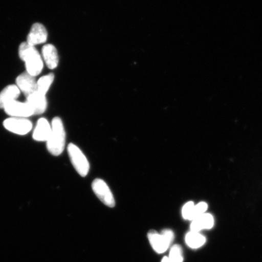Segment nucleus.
Masks as SVG:
<instances>
[{
  "instance_id": "nucleus-6",
  "label": "nucleus",
  "mask_w": 262,
  "mask_h": 262,
  "mask_svg": "<svg viewBox=\"0 0 262 262\" xmlns=\"http://www.w3.org/2000/svg\"><path fill=\"white\" fill-rule=\"evenodd\" d=\"M3 110L10 117L28 119V117L34 115L31 107L26 101L25 103L17 100L12 101L6 105Z\"/></svg>"
},
{
  "instance_id": "nucleus-14",
  "label": "nucleus",
  "mask_w": 262,
  "mask_h": 262,
  "mask_svg": "<svg viewBox=\"0 0 262 262\" xmlns=\"http://www.w3.org/2000/svg\"><path fill=\"white\" fill-rule=\"evenodd\" d=\"M214 218L209 214H204L192 221L191 231L199 232L202 229H211L214 226Z\"/></svg>"
},
{
  "instance_id": "nucleus-7",
  "label": "nucleus",
  "mask_w": 262,
  "mask_h": 262,
  "mask_svg": "<svg viewBox=\"0 0 262 262\" xmlns=\"http://www.w3.org/2000/svg\"><path fill=\"white\" fill-rule=\"evenodd\" d=\"M16 86L27 97L37 91L35 78L27 72L19 75L16 79Z\"/></svg>"
},
{
  "instance_id": "nucleus-10",
  "label": "nucleus",
  "mask_w": 262,
  "mask_h": 262,
  "mask_svg": "<svg viewBox=\"0 0 262 262\" xmlns=\"http://www.w3.org/2000/svg\"><path fill=\"white\" fill-rule=\"evenodd\" d=\"M48 38V32L45 26L41 24L32 25L31 31L28 35V44L35 47V45L44 43Z\"/></svg>"
},
{
  "instance_id": "nucleus-1",
  "label": "nucleus",
  "mask_w": 262,
  "mask_h": 262,
  "mask_svg": "<svg viewBox=\"0 0 262 262\" xmlns=\"http://www.w3.org/2000/svg\"><path fill=\"white\" fill-rule=\"evenodd\" d=\"M51 133L47 142L48 152L54 156H59L64 151L66 145V130L63 121L55 117L51 122Z\"/></svg>"
},
{
  "instance_id": "nucleus-3",
  "label": "nucleus",
  "mask_w": 262,
  "mask_h": 262,
  "mask_svg": "<svg viewBox=\"0 0 262 262\" xmlns=\"http://www.w3.org/2000/svg\"><path fill=\"white\" fill-rule=\"evenodd\" d=\"M68 152L76 171L81 177H86L89 173L90 165L82 150L75 144L70 143L68 146Z\"/></svg>"
},
{
  "instance_id": "nucleus-2",
  "label": "nucleus",
  "mask_w": 262,
  "mask_h": 262,
  "mask_svg": "<svg viewBox=\"0 0 262 262\" xmlns=\"http://www.w3.org/2000/svg\"><path fill=\"white\" fill-rule=\"evenodd\" d=\"M19 56L25 62L26 72L29 74L35 77L41 73L43 61L35 47L27 42H22L19 47Z\"/></svg>"
},
{
  "instance_id": "nucleus-12",
  "label": "nucleus",
  "mask_w": 262,
  "mask_h": 262,
  "mask_svg": "<svg viewBox=\"0 0 262 262\" xmlns=\"http://www.w3.org/2000/svg\"><path fill=\"white\" fill-rule=\"evenodd\" d=\"M21 91L16 85H9L0 92V108L4 109L6 105L16 100Z\"/></svg>"
},
{
  "instance_id": "nucleus-4",
  "label": "nucleus",
  "mask_w": 262,
  "mask_h": 262,
  "mask_svg": "<svg viewBox=\"0 0 262 262\" xmlns=\"http://www.w3.org/2000/svg\"><path fill=\"white\" fill-rule=\"evenodd\" d=\"M3 126L6 130L13 134L25 136L31 132L33 124L28 119L9 117L4 120Z\"/></svg>"
},
{
  "instance_id": "nucleus-19",
  "label": "nucleus",
  "mask_w": 262,
  "mask_h": 262,
  "mask_svg": "<svg viewBox=\"0 0 262 262\" xmlns=\"http://www.w3.org/2000/svg\"><path fill=\"white\" fill-rule=\"evenodd\" d=\"M208 205L205 202L199 203V204L195 205L194 207V216L195 219L199 217V216L205 214V212L207 210Z\"/></svg>"
},
{
  "instance_id": "nucleus-5",
  "label": "nucleus",
  "mask_w": 262,
  "mask_h": 262,
  "mask_svg": "<svg viewBox=\"0 0 262 262\" xmlns=\"http://www.w3.org/2000/svg\"><path fill=\"white\" fill-rule=\"evenodd\" d=\"M92 188L95 194L99 199L101 202L110 208H114L116 205V201L109 186L103 180L95 179L92 183Z\"/></svg>"
},
{
  "instance_id": "nucleus-21",
  "label": "nucleus",
  "mask_w": 262,
  "mask_h": 262,
  "mask_svg": "<svg viewBox=\"0 0 262 262\" xmlns=\"http://www.w3.org/2000/svg\"><path fill=\"white\" fill-rule=\"evenodd\" d=\"M162 262H172V261L169 259V257H165L163 258Z\"/></svg>"
},
{
  "instance_id": "nucleus-11",
  "label": "nucleus",
  "mask_w": 262,
  "mask_h": 262,
  "mask_svg": "<svg viewBox=\"0 0 262 262\" xmlns=\"http://www.w3.org/2000/svg\"><path fill=\"white\" fill-rule=\"evenodd\" d=\"M150 244L157 253H163L168 250L171 244L163 234H160L155 230H150L147 233Z\"/></svg>"
},
{
  "instance_id": "nucleus-16",
  "label": "nucleus",
  "mask_w": 262,
  "mask_h": 262,
  "mask_svg": "<svg viewBox=\"0 0 262 262\" xmlns=\"http://www.w3.org/2000/svg\"><path fill=\"white\" fill-rule=\"evenodd\" d=\"M54 80V75L49 74L42 77L37 81V91L44 95H47Z\"/></svg>"
},
{
  "instance_id": "nucleus-8",
  "label": "nucleus",
  "mask_w": 262,
  "mask_h": 262,
  "mask_svg": "<svg viewBox=\"0 0 262 262\" xmlns=\"http://www.w3.org/2000/svg\"><path fill=\"white\" fill-rule=\"evenodd\" d=\"M26 102L30 106L34 115H41L47 111L48 101L46 95L37 91L26 97Z\"/></svg>"
},
{
  "instance_id": "nucleus-13",
  "label": "nucleus",
  "mask_w": 262,
  "mask_h": 262,
  "mask_svg": "<svg viewBox=\"0 0 262 262\" xmlns=\"http://www.w3.org/2000/svg\"><path fill=\"white\" fill-rule=\"evenodd\" d=\"M42 55L48 68L51 70L56 68L58 64V55L56 48L54 45L48 44L42 49Z\"/></svg>"
},
{
  "instance_id": "nucleus-20",
  "label": "nucleus",
  "mask_w": 262,
  "mask_h": 262,
  "mask_svg": "<svg viewBox=\"0 0 262 262\" xmlns=\"http://www.w3.org/2000/svg\"><path fill=\"white\" fill-rule=\"evenodd\" d=\"M162 234H163L171 244L173 242V239H174V234H173V231L171 230V229H164L162 232Z\"/></svg>"
},
{
  "instance_id": "nucleus-15",
  "label": "nucleus",
  "mask_w": 262,
  "mask_h": 262,
  "mask_svg": "<svg viewBox=\"0 0 262 262\" xmlns=\"http://www.w3.org/2000/svg\"><path fill=\"white\" fill-rule=\"evenodd\" d=\"M185 241L188 247L191 248H199L204 245L206 238L199 232H189L186 235Z\"/></svg>"
},
{
  "instance_id": "nucleus-9",
  "label": "nucleus",
  "mask_w": 262,
  "mask_h": 262,
  "mask_svg": "<svg viewBox=\"0 0 262 262\" xmlns=\"http://www.w3.org/2000/svg\"><path fill=\"white\" fill-rule=\"evenodd\" d=\"M51 129V123L45 118H40L33 131L32 138L37 142H47L50 136Z\"/></svg>"
},
{
  "instance_id": "nucleus-18",
  "label": "nucleus",
  "mask_w": 262,
  "mask_h": 262,
  "mask_svg": "<svg viewBox=\"0 0 262 262\" xmlns=\"http://www.w3.org/2000/svg\"><path fill=\"white\" fill-rule=\"evenodd\" d=\"M169 258L172 262H182L183 256L182 247L179 245H173L170 250Z\"/></svg>"
},
{
  "instance_id": "nucleus-17",
  "label": "nucleus",
  "mask_w": 262,
  "mask_h": 262,
  "mask_svg": "<svg viewBox=\"0 0 262 262\" xmlns=\"http://www.w3.org/2000/svg\"><path fill=\"white\" fill-rule=\"evenodd\" d=\"M195 205L192 202H189L183 206L182 208V215L186 220L194 221Z\"/></svg>"
}]
</instances>
